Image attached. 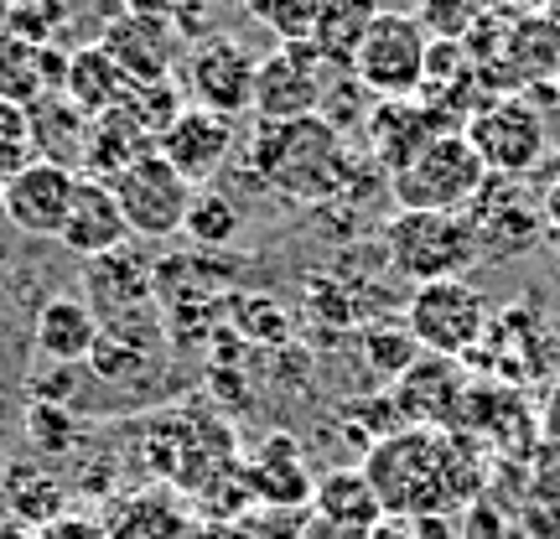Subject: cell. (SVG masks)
Here are the masks:
<instances>
[{
  "label": "cell",
  "mask_w": 560,
  "mask_h": 539,
  "mask_svg": "<svg viewBox=\"0 0 560 539\" xmlns=\"http://www.w3.org/2000/svg\"><path fill=\"white\" fill-rule=\"evenodd\" d=\"M249 172L265 187H276L280 198L322 202L342 192V181H348V145H342L338 125H327L322 115L285 125L260 120L249 136Z\"/></svg>",
  "instance_id": "6da1fadb"
},
{
  "label": "cell",
  "mask_w": 560,
  "mask_h": 539,
  "mask_svg": "<svg viewBox=\"0 0 560 539\" xmlns=\"http://www.w3.org/2000/svg\"><path fill=\"white\" fill-rule=\"evenodd\" d=\"M363 478L374 482L384 519H420V514H452L446 493V431L405 425L380 446H369Z\"/></svg>",
  "instance_id": "7a4b0ae2"
},
{
  "label": "cell",
  "mask_w": 560,
  "mask_h": 539,
  "mask_svg": "<svg viewBox=\"0 0 560 539\" xmlns=\"http://www.w3.org/2000/svg\"><path fill=\"white\" fill-rule=\"evenodd\" d=\"M384 249L410 285L462 280L467 265L482 255L467 213H395L384 223Z\"/></svg>",
  "instance_id": "3957f363"
},
{
  "label": "cell",
  "mask_w": 560,
  "mask_h": 539,
  "mask_svg": "<svg viewBox=\"0 0 560 539\" xmlns=\"http://www.w3.org/2000/svg\"><path fill=\"white\" fill-rule=\"evenodd\" d=\"M482 181H488V166L478 161L472 140L457 130V136H436L400 177H389V192L400 202V213H467Z\"/></svg>",
  "instance_id": "277c9868"
},
{
  "label": "cell",
  "mask_w": 560,
  "mask_h": 539,
  "mask_svg": "<svg viewBox=\"0 0 560 539\" xmlns=\"http://www.w3.org/2000/svg\"><path fill=\"white\" fill-rule=\"evenodd\" d=\"M425 52L431 37L410 11H380V21L369 26V37L353 52V83L374 99H420L425 89Z\"/></svg>",
  "instance_id": "5b68a950"
},
{
  "label": "cell",
  "mask_w": 560,
  "mask_h": 539,
  "mask_svg": "<svg viewBox=\"0 0 560 539\" xmlns=\"http://www.w3.org/2000/svg\"><path fill=\"white\" fill-rule=\"evenodd\" d=\"M405 327L416 332L420 353L436 359H467L488 338V301L467 280H436L416 285V296L405 306Z\"/></svg>",
  "instance_id": "8992f818"
},
{
  "label": "cell",
  "mask_w": 560,
  "mask_h": 539,
  "mask_svg": "<svg viewBox=\"0 0 560 539\" xmlns=\"http://www.w3.org/2000/svg\"><path fill=\"white\" fill-rule=\"evenodd\" d=\"M462 136L472 140L478 161L488 166V177H524L545 161V120L524 99H493L472 109V120Z\"/></svg>",
  "instance_id": "52a82bcc"
},
{
  "label": "cell",
  "mask_w": 560,
  "mask_h": 539,
  "mask_svg": "<svg viewBox=\"0 0 560 539\" xmlns=\"http://www.w3.org/2000/svg\"><path fill=\"white\" fill-rule=\"evenodd\" d=\"M322 99H327V62L317 58L312 42H285L255 68V104L249 109L260 120H306V115H322Z\"/></svg>",
  "instance_id": "ba28073f"
},
{
  "label": "cell",
  "mask_w": 560,
  "mask_h": 539,
  "mask_svg": "<svg viewBox=\"0 0 560 539\" xmlns=\"http://www.w3.org/2000/svg\"><path fill=\"white\" fill-rule=\"evenodd\" d=\"M109 192H115V202H120V213H125V229L136 239H166V234H177L182 223H187V208H192L198 187L182 181L156 151V156L136 161L130 172H120V177L109 181Z\"/></svg>",
  "instance_id": "9c48e42d"
},
{
  "label": "cell",
  "mask_w": 560,
  "mask_h": 539,
  "mask_svg": "<svg viewBox=\"0 0 560 539\" xmlns=\"http://www.w3.org/2000/svg\"><path fill=\"white\" fill-rule=\"evenodd\" d=\"M255 68L260 62L244 52L234 37H202L187 58V94L198 109H213L223 120L244 115L255 104Z\"/></svg>",
  "instance_id": "30bf717a"
},
{
  "label": "cell",
  "mask_w": 560,
  "mask_h": 539,
  "mask_svg": "<svg viewBox=\"0 0 560 539\" xmlns=\"http://www.w3.org/2000/svg\"><path fill=\"white\" fill-rule=\"evenodd\" d=\"M73 198H79V172H68L58 161H32L26 172L5 181V219L21 234L58 239L68 213H73Z\"/></svg>",
  "instance_id": "8fae6325"
},
{
  "label": "cell",
  "mask_w": 560,
  "mask_h": 539,
  "mask_svg": "<svg viewBox=\"0 0 560 539\" xmlns=\"http://www.w3.org/2000/svg\"><path fill=\"white\" fill-rule=\"evenodd\" d=\"M389 400H395L405 425H420V431H457L462 400H467V379H462L457 359L420 353L416 368L389 389Z\"/></svg>",
  "instance_id": "7c38bea8"
},
{
  "label": "cell",
  "mask_w": 560,
  "mask_h": 539,
  "mask_svg": "<svg viewBox=\"0 0 560 539\" xmlns=\"http://www.w3.org/2000/svg\"><path fill=\"white\" fill-rule=\"evenodd\" d=\"M156 151L182 181L202 187V181L229 161V151H234V120H223V115H213V109L187 104V109L177 115V125L156 140Z\"/></svg>",
  "instance_id": "4fadbf2b"
},
{
  "label": "cell",
  "mask_w": 560,
  "mask_h": 539,
  "mask_svg": "<svg viewBox=\"0 0 560 539\" xmlns=\"http://www.w3.org/2000/svg\"><path fill=\"white\" fill-rule=\"evenodd\" d=\"M240 467L260 508H306L312 493H317V478L306 472V457H301L296 436H285V431L265 436Z\"/></svg>",
  "instance_id": "5bb4252c"
},
{
  "label": "cell",
  "mask_w": 560,
  "mask_h": 539,
  "mask_svg": "<svg viewBox=\"0 0 560 539\" xmlns=\"http://www.w3.org/2000/svg\"><path fill=\"white\" fill-rule=\"evenodd\" d=\"M436 136H457V130H446L420 99H384L369 109V145L389 177H400Z\"/></svg>",
  "instance_id": "9a60e30c"
},
{
  "label": "cell",
  "mask_w": 560,
  "mask_h": 539,
  "mask_svg": "<svg viewBox=\"0 0 560 539\" xmlns=\"http://www.w3.org/2000/svg\"><path fill=\"white\" fill-rule=\"evenodd\" d=\"M100 47L120 62V73L130 83H161L172 79L177 62V37L166 21H140V16H109L100 32Z\"/></svg>",
  "instance_id": "2e32d148"
},
{
  "label": "cell",
  "mask_w": 560,
  "mask_h": 539,
  "mask_svg": "<svg viewBox=\"0 0 560 539\" xmlns=\"http://www.w3.org/2000/svg\"><path fill=\"white\" fill-rule=\"evenodd\" d=\"M467 223L478 234L482 255H524L545 234L540 208H529V198H520V192H509V202H503L499 177H488L478 198L467 202Z\"/></svg>",
  "instance_id": "e0dca14e"
},
{
  "label": "cell",
  "mask_w": 560,
  "mask_h": 539,
  "mask_svg": "<svg viewBox=\"0 0 560 539\" xmlns=\"http://www.w3.org/2000/svg\"><path fill=\"white\" fill-rule=\"evenodd\" d=\"M156 156V136L140 125V115L130 104L109 109L100 120H89V140H83V177L115 181L120 172H130L136 161Z\"/></svg>",
  "instance_id": "ac0fdd59"
},
{
  "label": "cell",
  "mask_w": 560,
  "mask_h": 539,
  "mask_svg": "<svg viewBox=\"0 0 560 539\" xmlns=\"http://www.w3.org/2000/svg\"><path fill=\"white\" fill-rule=\"evenodd\" d=\"M62 249H73L79 260H100V255H115L130 229H125V213L109 181H94V177H79V198H73V213L62 223Z\"/></svg>",
  "instance_id": "d6986e66"
},
{
  "label": "cell",
  "mask_w": 560,
  "mask_h": 539,
  "mask_svg": "<svg viewBox=\"0 0 560 539\" xmlns=\"http://www.w3.org/2000/svg\"><path fill=\"white\" fill-rule=\"evenodd\" d=\"M130 89H136V83L125 79L120 62L109 58L100 42H89V47H79V52L68 58L62 99L73 104L83 120H100V115H109V109H120V104L130 99Z\"/></svg>",
  "instance_id": "ffe728a7"
},
{
  "label": "cell",
  "mask_w": 560,
  "mask_h": 539,
  "mask_svg": "<svg viewBox=\"0 0 560 539\" xmlns=\"http://www.w3.org/2000/svg\"><path fill=\"white\" fill-rule=\"evenodd\" d=\"M0 503H5L11 524L37 535V529H47L52 519L68 514V488L47 467H37V461H11L0 472Z\"/></svg>",
  "instance_id": "44dd1931"
},
{
  "label": "cell",
  "mask_w": 560,
  "mask_h": 539,
  "mask_svg": "<svg viewBox=\"0 0 560 539\" xmlns=\"http://www.w3.org/2000/svg\"><path fill=\"white\" fill-rule=\"evenodd\" d=\"M100 342V317L79 296H52L37 312V348L52 363H83Z\"/></svg>",
  "instance_id": "7402d4cb"
},
{
  "label": "cell",
  "mask_w": 560,
  "mask_h": 539,
  "mask_svg": "<svg viewBox=\"0 0 560 539\" xmlns=\"http://www.w3.org/2000/svg\"><path fill=\"white\" fill-rule=\"evenodd\" d=\"M89 291H94V301H100V306H109V312L130 317L136 306H145V301L156 296V270H145V260H140L136 249H130V244H120L115 255L89 260Z\"/></svg>",
  "instance_id": "603a6c76"
},
{
  "label": "cell",
  "mask_w": 560,
  "mask_h": 539,
  "mask_svg": "<svg viewBox=\"0 0 560 539\" xmlns=\"http://www.w3.org/2000/svg\"><path fill=\"white\" fill-rule=\"evenodd\" d=\"M312 514H322V519H332V524H353V529H380L384 503L374 493V482L363 478V467H338V472L317 478Z\"/></svg>",
  "instance_id": "cb8c5ba5"
},
{
  "label": "cell",
  "mask_w": 560,
  "mask_h": 539,
  "mask_svg": "<svg viewBox=\"0 0 560 539\" xmlns=\"http://www.w3.org/2000/svg\"><path fill=\"white\" fill-rule=\"evenodd\" d=\"M380 0H327L317 16V32H312V47H317V58L327 68H353V52H359V42L369 37V26L380 21Z\"/></svg>",
  "instance_id": "d4e9b609"
},
{
  "label": "cell",
  "mask_w": 560,
  "mask_h": 539,
  "mask_svg": "<svg viewBox=\"0 0 560 539\" xmlns=\"http://www.w3.org/2000/svg\"><path fill=\"white\" fill-rule=\"evenodd\" d=\"M156 327H136V321H109L100 327V342H94V353L89 363L100 368L104 379H145L151 374V363H156Z\"/></svg>",
  "instance_id": "484cf974"
},
{
  "label": "cell",
  "mask_w": 560,
  "mask_h": 539,
  "mask_svg": "<svg viewBox=\"0 0 560 539\" xmlns=\"http://www.w3.org/2000/svg\"><path fill=\"white\" fill-rule=\"evenodd\" d=\"M52 89H47V73H42V47L11 37L0 26V99L21 104V109H37Z\"/></svg>",
  "instance_id": "4316f807"
},
{
  "label": "cell",
  "mask_w": 560,
  "mask_h": 539,
  "mask_svg": "<svg viewBox=\"0 0 560 539\" xmlns=\"http://www.w3.org/2000/svg\"><path fill=\"white\" fill-rule=\"evenodd\" d=\"M104 535L109 539H182V514L161 493H140V499L115 503Z\"/></svg>",
  "instance_id": "83f0119b"
},
{
  "label": "cell",
  "mask_w": 560,
  "mask_h": 539,
  "mask_svg": "<svg viewBox=\"0 0 560 539\" xmlns=\"http://www.w3.org/2000/svg\"><path fill=\"white\" fill-rule=\"evenodd\" d=\"M363 363H369L380 379L400 384L420 363L416 332H410L405 321H369V327H363Z\"/></svg>",
  "instance_id": "f1b7e54d"
},
{
  "label": "cell",
  "mask_w": 560,
  "mask_h": 539,
  "mask_svg": "<svg viewBox=\"0 0 560 539\" xmlns=\"http://www.w3.org/2000/svg\"><path fill=\"white\" fill-rule=\"evenodd\" d=\"M182 234L192 244H202V249H229V244L240 239V208L223 198V192H213V187H198Z\"/></svg>",
  "instance_id": "f546056e"
},
{
  "label": "cell",
  "mask_w": 560,
  "mask_h": 539,
  "mask_svg": "<svg viewBox=\"0 0 560 539\" xmlns=\"http://www.w3.org/2000/svg\"><path fill=\"white\" fill-rule=\"evenodd\" d=\"M32 161H42V140L32 109L0 99V181H11L16 172H26Z\"/></svg>",
  "instance_id": "4dcf8cb0"
},
{
  "label": "cell",
  "mask_w": 560,
  "mask_h": 539,
  "mask_svg": "<svg viewBox=\"0 0 560 539\" xmlns=\"http://www.w3.org/2000/svg\"><path fill=\"white\" fill-rule=\"evenodd\" d=\"M482 16H493V0H420L416 11L431 42H467Z\"/></svg>",
  "instance_id": "1f68e13d"
},
{
  "label": "cell",
  "mask_w": 560,
  "mask_h": 539,
  "mask_svg": "<svg viewBox=\"0 0 560 539\" xmlns=\"http://www.w3.org/2000/svg\"><path fill=\"white\" fill-rule=\"evenodd\" d=\"M322 5L327 0H249V16L260 26H270L280 37V47H285V42H312Z\"/></svg>",
  "instance_id": "d6a6232c"
},
{
  "label": "cell",
  "mask_w": 560,
  "mask_h": 539,
  "mask_svg": "<svg viewBox=\"0 0 560 539\" xmlns=\"http://www.w3.org/2000/svg\"><path fill=\"white\" fill-rule=\"evenodd\" d=\"M26 436H32V446H37L42 457H62V452H73V441H79V415H68V410L52 400H37L26 410Z\"/></svg>",
  "instance_id": "836d02e7"
},
{
  "label": "cell",
  "mask_w": 560,
  "mask_h": 539,
  "mask_svg": "<svg viewBox=\"0 0 560 539\" xmlns=\"http://www.w3.org/2000/svg\"><path fill=\"white\" fill-rule=\"evenodd\" d=\"M130 109H136L140 115V125H145V130H151V136H166V130H172V125H177V115L182 109H187V104H182V89L172 79H161V83H136V89H130Z\"/></svg>",
  "instance_id": "e575fe53"
},
{
  "label": "cell",
  "mask_w": 560,
  "mask_h": 539,
  "mask_svg": "<svg viewBox=\"0 0 560 539\" xmlns=\"http://www.w3.org/2000/svg\"><path fill=\"white\" fill-rule=\"evenodd\" d=\"M234 321H240V338H249V342H285V338H291L285 306H276L270 296L234 301Z\"/></svg>",
  "instance_id": "d590c367"
},
{
  "label": "cell",
  "mask_w": 560,
  "mask_h": 539,
  "mask_svg": "<svg viewBox=\"0 0 560 539\" xmlns=\"http://www.w3.org/2000/svg\"><path fill=\"white\" fill-rule=\"evenodd\" d=\"M5 32L32 47H52V32H58V5H11L5 11Z\"/></svg>",
  "instance_id": "8d00e7d4"
},
{
  "label": "cell",
  "mask_w": 560,
  "mask_h": 539,
  "mask_svg": "<svg viewBox=\"0 0 560 539\" xmlns=\"http://www.w3.org/2000/svg\"><path fill=\"white\" fill-rule=\"evenodd\" d=\"M306 306L327 321H353V306H348V296H342L332 280H312V285H306Z\"/></svg>",
  "instance_id": "74e56055"
},
{
  "label": "cell",
  "mask_w": 560,
  "mask_h": 539,
  "mask_svg": "<svg viewBox=\"0 0 560 539\" xmlns=\"http://www.w3.org/2000/svg\"><path fill=\"white\" fill-rule=\"evenodd\" d=\"M37 539H109L100 519H83V514H62L47 529H37Z\"/></svg>",
  "instance_id": "f35d334b"
},
{
  "label": "cell",
  "mask_w": 560,
  "mask_h": 539,
  "mask_svg": "<svg viewBox=\"0 0 560 539\" xmlns=\"http://www.w3.org/2000/svg\"><path fill=\"white\" fill-rule=\"evenodd\" d=\"M374 529H353V524H332L322 519V514H306V524H301V539H369Z\"/></svg>",
  "instance_id": "ab89813d"
},
{
  "label": "cell",
  "mask_w": 560,
  "mask_h": 539,
  "mask_svg": "<svg viewBox=\"0 0 560 539\" xmlns=\"http://www.w3.org/2000/svg\"><path fill=\"white\" fill-rule=\"evenodd\" d=\"M410 535L416 539H457V524H452V514H420V519H410Z\"/></svg>",
  "instance_id": "60d3db41"
},
{
  "label": "cell",
  "mask_w": 560,
  "mask_h": 539,
  "mask_svg": "<svg viewBox=\"0 0 560 539\" xmlns=\"http://www.w3.org/2000/svg\"><path fill=\"white\" fill-rule=\"evenodd\" d=\"M369 539H416V535H410V519H384Z\"/></svg>",
  "instance_id": "b9f144b4"
},
{
  "label": "cell",
  "mask_w": 560,
  "mask_h": 539,
  "mask_svg": "<svg viewBox=\"0 0 560 539\" xmlns=\"http://www.w3.org/2000/svg\"><path fill=\"white\" fill-rule=\"evenodd\" d=\"M540 219H545V229H560V187H550V192H545Z\"/></svg>",
  "instance_id": "7bdbcfd3"
},
{
  "label": "cell",
  "mask_w": 560,
  "mask_h": 539,
  "mask_svg": "<svg viewBox=\"0 0 560 539\" xmlns=\"http://www.w3.org/2000/svg\"><path fill=\"white\" fill-rule=\"evenodd\" d=\"M0 539H37V535H32V529H21V524H11V519H5V524H0Z\"/></svg>",
  "instance_id": "ee69618b"
},
{
  "label": "cell",
  "mask_w": 560,
  "mask_h": 539,
  "mask_svg": "<svg viewBox=\"0 0 560 539\" xmlns=\"http://www.w3.org/2000/svg\"><path fill=\"white\" fill-rule=\"evenodd\" d=\"M0 219H5V181H0Z\"/></svg>",
  "instance_id": "f6af8a7d"
},
{
  "label": "cell",
  "mask_w": 560,
  "mask_h": 539,
  "mask_svg": "<svg viewBox=\"0 0 560 539\" xmlns=\"http://www.w3.org/2000/svg\"><path fill=\"white\" fill-rule=\"evenodd\" d=\"M550 244H556V255H560V229H550Z\"/></svg>",
  "instance_id": "bcb514c9"
},
{
  "label": "cell",
  "mask_w": 560,
  "mask_h": 539,
  "mask_svg": "<svg viewBox=\"0 0 560 539\" xmlns=\"http://www.w3.org/2000/svg\"><path fill=\"white\" fill-rule=\"evenodd\" d=\"M172 5H177V11H182V5H192V0H172Z\"/></svg>",
  "instance_id": "7dc6e473"
}]
</instances>
